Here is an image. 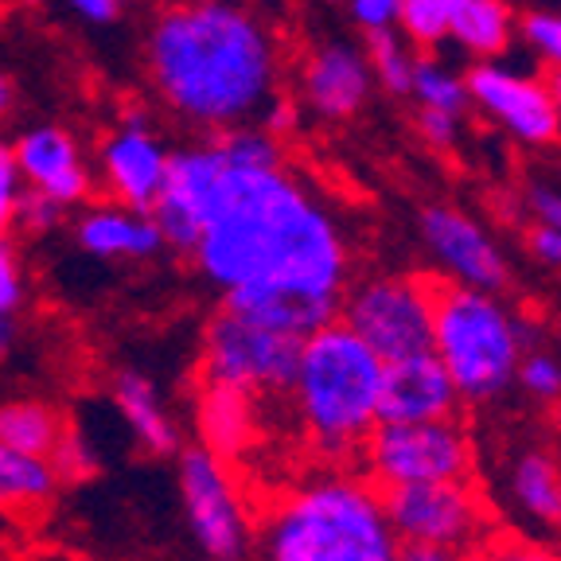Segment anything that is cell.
I'll use <instances>...</instances> for the list:
<instances>
[{"instance_id": "484cf974", "label": "cell", "mask_w": 561, "mask_h": 561, "mask_svg": "<svg viewBox=\"0 0 561 561\" xmlns=\"http://www.w3.org/2000/svg\"><path fill=\"white\" fill-rule=\"evenodd\" d=\"M363 55H367L370 70L390 94H413V55L405 51V44L390 27L367 32V51Z\"/></svg>"}, {"instance_id": "b9f144b4", "label": "cell", "mask_w": 561, "mask_h": 561, "mask_svg": "<svg viewBox=\"0 0 561 561\" xmlns=\"http://www.w3.org/2000/svg\"><path fill=\"white\" fill-rule=\"evenodd\" d=\"M0 187H20L16 160H12V145H4V140H0Z\"/></svg>"}, {"instance_id": "4dcf8cb0", "label": "cell", "mask_w": 561, "mask_h": 561, "mask_svg": "<svg viewBox=\"0 0 561 561\" xmlns=\"http://www.w3.org/2000/svg\"><path fill=\"white\" fill-rule=\"evenodd\" d=\"M465 561H561V553L538 542H518V538H488Z\"/></svg>"}, {"instance_id": "7dc6e473", "label": "cell", "mask_w": 561, "mask_h": 561, "mask_svg": "<svg viewBox=\"0 0 561 561\" xmlns=\"http://www.w3.org/2000/svg\"><path fill=\"white\" fill-rule=\"evenodd\" d=\"M558 70H561V55H558Z\"/></svg>"}, {"instance_id": "d6986e66", "label": "cell", "mask_w": 561, "mask_h": 561, "mask_svg": "<svg viewBox=\"0 0 561 561\" xmlns=\"http://www.w3.org/2000/svg\"><path fill=\"white\" fill-rule=\"evenodd\" d=\"M75 245L98 262H149L164 250L157 222L125 207H90L75 222Z\"/></svg>"}, {"instance_id": "7bdbcfd3", "label": "cell", "mask_w": 561, "mask_h": 561, "mask_svg": "<svg viewBox=\"0 0 561 561\" xmlns=\"http://www.w3.org/2000/svg\"><path fill=\"white\" fill-rule=\"evenodd\" d=\"M16 335H20L16 316H0V363L12 355V347H16Z\"/></svg>"}, {"instance_id": "8d00e7d4", "label": "cell", "mask_w": 561, "mask_h": 561, "mask_svg": "<svg viewBox=\"0 0 561 561\" xmlns=\"http://www.w3.org/2000/svg\"><path fill=\"white\" fill-rule=\"evenodd\" d=\"M526 203L535 210V222H546V227H553L561 234V192H553V187H530Z\"/></svg>"}, {"instance_id": "7a4b0ae2", "label": "cell", "mask_w": 561, "mask_h": 561, "mask_svg": "<svg viewBox=\"0 0 561 561\" xmlns=\"http://www.w3.org/2000/svg\"><path fill=\"white\" fill-rule=\"evenodd\" d=\"M149 75L172 114L227 133L273 98L277 47L242 0H184L152 24Z\"/></svg>"}, {"instance_id": "7c38bea8", "label": "cell", "mask_w": 561, "mask_h": 561, "mask_svg": "<svg viewBox=\"0 0 561 561\" xmlns=\"http://www.w3.org/2000/svg\"><path fill=\"white\" fill-rule=\"evenodd\" d=\"M421 238L430 245V254L445 265L453 285H465L476 293H495L511 285L507 257L500 245L476 219H468L456 207H425L421 210Z\"/></svg>"}, {"instance_id": "7402d4cb", "label": "cell", "mask_w": 561, "mask_h": 561, "mask_svg": "<svg viewBox=\"0 0 561 561\" xmlns=\"http://www.w3.org/2000/svg\"><path fill=\"white\" fill-rule=\"evenodd\" d=\"M59 472L47 456H27L0 448V511L9 515H24V511H39L55 500L59 491Z\"/></svg>"}, {"instance_id": "d6a6232c", "label": "cell", "mask_w": 561, "mask_h": 561, "mask_svg": "<svg viewBox=\"0 0 561 561\" xmlns=\"http://www.w3.org/2000/svg\"><path fill=\"white\" fill-rule=\"evenodd\" d=\"M523 35H526V44L535 47V51H542L550 62H558V55H561V16H553V12H530V16L523 20Z\"/></svg>"}, {"instance_id": "44dd1931", "label": "cell", "mask_w": 561, "mask_h": 561, "mask_svg": "<svg viewBox=\"0 0 561 561\" xmlns=\"http://www.w3.org/2000/svg\"><path fill=\"white\" fill-rule=\"evenodd\" d=\"M511 503L530 523L561 530V460L542 445H523L507 460Z\"/></svg>"}, {"instance_id": "ac0fdd59", "label": "cell", "mask_w": 561, "mask_h": 561, "mask_svg": "<svg viewBox=\"0 0 561 561\" xmlns=\"http://www.w3.org/2000/svg\"><path fill=\"white\" fill-rule=\"evenodd\" d=\"M110 398H114L117 413H122L125 430L137 440L140 453L157 456V460H168L184 448V433H180V421L172 417L168 402L160 398L157 382L140 370L125 367L114 375V386H110Z\"/></svg>"}, {"instance_id": "f1b7e54d", "label": "cell", "mask_w": 561, "mask_h": 561, "mask_svg": "<svg viewBox=\"0 0 561 561\" xmlns=\"http://www.w3.org/2000/svg\"><path fill=\"white\" fill-rule=\"evenodd\" d=\"M515 386H523L526 394L538 398V402H546V405L558 402L561 398V359L542 347L523 351V359H518V370H515Z\"/></svg>"}, {"instance_id": "30bf717a", "label": "cell", "mask_w": 561, "mask_h": 561, "mask_svg": "<svg viewBox=\"0 0 561 561\" xmlns=\"http://www.w3.org/2000/svg\"><path fill=\"white\" fill-rule=\"evenodd\" d=\"M382 495L386 523L402 546H437L468 553L488 538V503L472 480L390 488Z\"/></svg>"}, {"instance_id": "2e32d148", "label": "cell", "mask_w": 561, "mask_h": 561, "mask_svg": "<svg viewBox=\"0 0 561 561\" xmlns=\"http://www.w3.org/2000/svg\"><path fill=\"white\" fill-rule=\"evenodd\" d=\"M300 94L308 110H316L328 122H343L363 110L370 94V62L355 44H324L316 47L300 70Z\"/></svg>"}, {"instance_id": "ffe728a7", "label": "cell", "mask_w": 561, "mask_h": 561, "mask_svg": "<svg viewBox=\"0 0 561 561\" xmlns=\"http://www.w3.org/2000/svg\"><path fill=\"white\" fill-rule=\"evenodd\" d=\"M195 425H199V448L230 465L250 453L257 440V398L230 390V386L203 382L199 402H195Z\"/></svg>"}, {"instance_id": "5bb4252c", "label": "cell", "mask_w": 561, "mask_h": 561, "mask_svg": "<svg viewBox=\"0 0 561 561\" xmlns=\"http://www.w3.org/2000/svg\"><path fill=\"white\" fill-rule=\"evenodd\" d=\"M465 87L468 98H476L495 122H503L526 145H550L561 133V117L553 110L546 82L523 79V75H511L503 67L480 62V67H472Z\"/></svg>"}, {"instance_id": "d590c367", "label": "cell", "mask_w": 561, "mask_h": 561, "mask_svg": "<svg viewBox=\"0 0 561 561\" xmlns=\"http://www.w3.org/2000/svg\"><path fill=\"white\" fill-rule=\"evenodd\" d=\"M526 245H530V254L538 257L542 265H553L561 270V234L546 222H535V227L526 230Z\"/></svg>"}, {"instance_id": "5b68a950", "label": "cell", "mask_w": 561, "mask_h": 561, "mask_svg": "<svg viewBox=\"0 0 561 561\" xmlns=\"http://www.w3.org/2000/svg\"><path fill=\"white\" fill-rule=\"evenodd\" d=\"M530 332L491 293L437 277L433 293V343L430 351L445 367L460 402H495L515 386L523 351H530Z\"/></svg>"}, {"instance_id": "ab89813d", "label": "cell", "mask_w": 561, "mask_h": 561, "mask_svg": "<svg viewBox=\"0 0 561 561\" xmlns=\"http://www.w3.org/2000/svg\"><path fill=\"white\" fill-rule=\"evenodd\" d=\"M468 553L456 550H437V546H402L394 561H465Z\"/></svg>"}, {"instance_id": "e575fe53", "label": "cell", "mask_w": 561, "mask_h": 561, "mask_svg": "<svg viewBox=\"0 0 561 561\" xmlns=\"http://www.w3.org/2000/svg\"><path fill=\"white\" fill-rule=\"evenodd\" d=\"M351 16L359 20L363 32L390 27L398 20V0H351Z\"/></svg>"}, {"instance_id": "cb8c5ba5", "label": "cell", "mask_w": 561, "mask_h": 561, "mask_svg": "<svg viewBox=\"0 0 561 561\" xmlns=\"http://www.w3.org/2000/svg\"><path fill=\"white\" fill-rule=\"evenodd\" d=\"M448 35H456L472 55H503L511 47V9L503 0H453Z\"/></svg>"}, {"instance_id": "f6af8a7d", "label": "cell", "mask_w": 561, "mask_h": 561, "mask_svg": "<svg viewBox=\"0 0 561 561\" xmlns=\"http://www.w3.org/2000/svg\"><path fill=\"white\" fill-rule=\"evenodd\" d=\"M9 105H12V82L0 75V117L9 114Z\"/></svg>"}, {"instance_id": "9c48e42d", "label": "cell", "mask_w": 561, "mask_h": 561, "mask_svg": "<svg viewBox=\"0 0 561 561\" xmlns=\"http://www.w3.org/2000/svg\"><path fill=\"white\" fill-rule=\"evenodd\" d=\"M300 343L305 340L277 335L219 308L203 332V382L230 386L250 398H285L297 375Z\"/></svg>"}, {"instance_id": "d4e9b609", "label": "cell", "mask_w": 561, "mask_h": 561, "mask_svg": "<svg viewBox=\"0 0 561 561\" xmlns=\"http://www.w3.org/2000/svg\"><path fill=\"white\" fill-rule=\"evenodd\" d=\"M210 145L222 157V164L238 168V172H273V168H280V145L270 133L250 129V125L219 133Z\"/></svg>"}, {"instance_id": "52a82bcc", "label": "cell", "mask_w": 561, "mask_h": 561, "mask_svg": "<svg viewBox=\"0 0 561 561\" xmlns=\"http://www.w3.org/2000/svg\"><path fill=\"white\" fill-rule=\"evenodd\" d=\"M367 483L378 491L417 488V483L472 480L476 448L460 421L430 425H375L359 448Z\"/></svg>"}, {"instance_id": "ba28073f", "label": "cell", "mask_w": 561, "mask_h": 561, "mask_svg": "<svg viewBox=\"0 0 561 561\" xmlns=\"http://www.w3.org/2000/svg\"><path fill=\"white\" fill-rule=\"evenodd\" d=\"M433 293L437 277H375L343 297L340 320L382 363L425 355L433 343Z\"/></svg>"}, {"instance_id": "ee69618b", "label": "cell", "mask_w": 561, "mask_h": 561, "mask_svg": "<svg viewBox=\"0 0 561 561\" xmlns=\"http://www.w3.org/2000/svg\"><path fill=\"white\" fill-rule=\"evenodd\" d=\"M546 90H550V98H553V110H558V117H561V70H553V75H550V82H546Z\"/></svg>"}, {"instance_id": "3957f363", "label": "cell", "mask_w": 561, "mask_h": 561, "mask_svg": "<svg viewBox=\"0 0 561 561\" xmlns=\"http://www.w3.org/2000/svg\"><path fill=\"white\" fill-rule=\"evenodd\" d=\"M262 561H394L402 542L375 483L324 472L285 491L254 530Z\"/></svg>"}, {"instance_id": "8fae6325", "label": "cell", "mask_w": 561, "mask_h": 561, "mask_svg": "<svg viewBox=\"0 0 561 561\" xmlns=\"http://www.w3.org/2000/svg\"><path fill=\"white\" fill-rule=\"evenodd\" d=\"M219 175H222V157L215 152V145H192V149L168 152L164 187H160L157 203L149 210V219L157 222L160 238H164V250L192 257Z\"/></svg>"}, {"instance_id": "60d3db41", "label": "cell", "mask_w": 561, "mask_h": 561, "mask_svg": "<svg viewBox=\"0 0 561 561\" xmlns=\"http://www.w3.org/2000/svg\"><path fill=\"white\" fill-rule=\"evenodd\" d=\"M16 195L20 187H0V238H9L12 222H16Z\"/></svg>"}, {"instance_id": "f546056e", "label": "cell", "mask_w": 561, "mask_h": 561, "mask_svg": "<svg viewBox=\"0 0 561 561\" xmlns=\"http://www.w3.org/2000/svg\"><path fill=\"white\" fill-rule=\"evenodd\" d=\"M62 222V207L55 199H47V195L32 192V187H20L16 195V222L12 227H20L24 234H47V230H55Z\"/></svg>"}, {"instance_id": "74e56055", "label": "cell", "mask_w": 561, "mask_h": 561, "mask_svg": "<svg viewBox=\"0 0 561 561\" xmlns=\"http://www.w3.org/2000/svg\"><path fill=\"white\" fill-rule=\"evenodd\" d=\"M297 125V110H293V102H285L280 94H273L270 102L262 105V133H285Z\"/></svg>"}, {"instance_id": "1f68e13d", "label": "cell", "mask_w": 561, "mask_h": 561, "mask_svg": "<svg viewBox=\"0 0 561 561\" xmlns=\"http://www.w3.org/2000/svg\"><path fill=\"white\" fill-rule=\"evenodd\" d=\"M24 297L27 285L16 250H12V238H0V316H16L24 308Z\"/></svg>"}, {"instance_id": "277c9868", "label": "cell", "mask_w": 561, "mask_h": 561, "mask_svg": "<svg viewBox=\"0 0 561 561\" xmlns=\"http://www.w3.org/2000/svg\"><path fill=\"white\" fill-rule=\"evenodd\" d=\"M382 359L343 320L300 343L297 375L289 386L293 417L308 445L328 460L359 453L378 425Z\"/></svg>"}, {"instance_id": "bcb514c9", "label": "cell", "mask_w": 561, "mask_h": 561, "mask_svg": "<svg viewBox=\"0 0 561 561\" xmlns=\"http://www.w3.org/2000/svg\"><path fill=\"white\" fill-rule=\"evenodd\" d=\"M20 4H27V9H35V4H44V0H20Z\"/></svg>"}, {"instance_id": "4316f807", "label": "cell", "mask_w": 561, "mask_h": 561, "mask_svg": "<svg viewBox=\"0 0 561 561\" xmlns=\"http://www.w3.org/2000/svg\"><path fill=\"white\" fill-rule=\"evenodd\" d=\"M413 94L425 102V110H440V114L460 117L468 105L465 79H456L453 70H445L433 59H413Z\"/></svg>"}, {"instance_id": "f35d334b", "label": "cell", "mask_w": 561, "mask_h": 561, "mask_svg": "<svg viewBox=\"0 0 561 561\" xmlns=\"http://www.w3.org/2000/svg\"><path fill=\"white\" fill-rule=\"evenodd\" d=\"M67 4L90 24H114L122 16V0H67Z\"/></svg>"}, {"instance_id": "6da1fadb", "label": "cell", "mask_w": 561, "mask_h": 561, "mask_svg": "<svg viewBox=\"0 0 561 561\" xmlns=\"http://www.w3.org/2000/svg\"><path fill=\"white\" fill-rule=\"evenodd\" d=\"M192 262L219 293L265 285L343 300L347 285L340 227L285 168L238 172L222 164Z\"/></svg>"}, {"instance_id": "9a60e30c", "label": "cell", "mask_w": 561, "mask_h": 561, "mask_svg": "<svg viewBox=\"0 0 561 561\" xmlns=\"http://www.w3.org/2000/svg\"><path fill=\"white\" fill-rule=\"evenodd\" d=\"M16 175L27 180V187L47 199H55L62 210L70 203H82L90 195V168L82 164L79 140L62 125H35L12 145Z\"/></svg>"}, {"instance_id": "836d02e7", "label": "cell", "mask_w": 561, "mask_h": 561, "mask_svg": "<svg viewBox=\"0 0 561 561\" xmlns=\"http://www.w3.org/2000/svg\"><path fill=\"white\" fill-rule=\"evenodd\" d=\"M417 133L430 140L433 149H453L456 145V117L453 114H440V110H421L417 117Z\"/></svg>"}, {"instance_id": "83f0119b", "label": "cell", "mask_w": 561, "mask_h": 561, "mask_svg": "<svg viewBox=\"0 0 561 561\" xmlns=\"http://www.w3.org/2000/svg\"><path fill=\"white\" fill-rule=\"evenodd\" d=\"M448 4L453 0H398V24L413 44L433 47L448 35Z\"/></svg>"}, {"instance_id": "603a6c76", "label": "cell", "mask_w": 561, "mask_h": 561, "mask_svg": "<svg viewBox=\"0 0 561 561\" xmlns=\"http://www.w3.org/2000/svg\"><path fill=\"white\" fill-rule=\"evenodd\" d=\"M62 433H67V425H62L55 405L35 402V398L0 402V448H12V453H27V456H47L51 460Z\"/></svg>"}, {"instance_id": "4fadbf2b", "label": "cell", "mask_w": 561, "mask_h": 561, "mask_svg": "<svg viewBox=\"0 0 561 561\" xmlns=\"http://www.w3.org/2000/svg\"><path fill=\"white\" fill-rule=\"evenodd\" d=\"M460 394L448 382L445 367L433 351L410 359L382 363V394H378V425H430L456 421Z\"/></svg>"}, {"instance_id": "e0dca14e", "label": "cell", "mask_w": 561, "mask_h": 561, "mask_svg": "<svg viewBox=\"0 0 561 561\" xmlns=\"http://www.w3.org/2000/svg\"><path fill=\"white\" fill-rule=\"evenodd\" d=\"M168 149L152 129H117L102 145V175L125 210L149 215L164 187Z\"/></svg>"}, {"instance_id": "8992f818", "label": "cell", "mask_w": 561, "mask_h": 561, "mask_svg": "<svg viewBox=\"0 0 561 561\" xmlns=\"http://www.w3.org/2000/svg\"><path fill=\"white\" fill-rule=\"evenodd\" d=\"M175 491L187 535L207 561H245L254 550V518L242 500L234 468L207 448L175 453Z\"/></svg>"}]
</instances>
